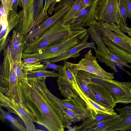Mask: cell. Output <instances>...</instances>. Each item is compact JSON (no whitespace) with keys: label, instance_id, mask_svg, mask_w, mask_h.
Masks as SVG:
<instances>
[{"label":"cell","instance_id":"6da1fadb","mask_svg":"<svg viewBox=\"0 0 131 131\" xmlns=\"http://www.w3.org/2000/svg\"><path fill=\"white\" fill-rule=\"evenodd\" d=\"M46 79L29 82L26 79L18 81L21 103L33 116L35 123L49 131L69 129L72 122L55 106L45 90Z\"/></svg>","mask_w":131,"mask_h":131},{"label":"cell","instance_id":"7a4b0ae2","mask_svg":"<svg viewBox=\"0 0 131 131\" xmlns=\"http://www.w3.org/2000/svg\"><path fill=\"white\" fill-rule=\"evenodd\" d=\"M82 27L66 25L62 20L59 21L47 29L36 39L25 43L23 54L40 53L64 41Z\"/></svg>","mask_w":131,"mask_h":131},{"label":"cell","instance_id":"3957f363","mask_svg":"<svg viewBox=\"0 0 131 131\" xmlns=\"http://www.w3.org/2000/svg\"><path fill=\"white\" fill-rule=\"evenodd\" d=\"M58 72L60 76L58 78L57 82L61 94L65 99L80 97L93 111L95 112L96 110L90 102L89 98L79 87L76 80L74 68L69 62L64 63Z\"/></svg>","mask_w":131,"mask_h":131},{"label":"cell","instance_id":"277c9868","mask_svg":"<svg viewBox=\"0 0 131 131\" xmlns=\"http://www.w3.org/2000/svg\"><path fill=\"white\" fill-rule=\"evenodd\" d=\"M90 73L91 81L100 85L110 93L116 103H131V82H120L99 77Z\"/></svg>","mask_w":131,"mask_h":131},{"label":"cell","instance_id":"5b68a950","mask_svg":"<svg viewBox=\"0 0 131 131\" xmlns=\"http://www.w3.org/2000/svg\"><path fill=\"white\" fill-rule=\"evenodd\" d=\"M88 34L87 29L82 27L64 41L38 53V57L41 60L48 61L61 56L80 43Z\"/></svg>","mask_w":131,"mask_h":131},{"label":"cell","instance_id":"8992f818","mask_svg":"<svg viewBox=\"0 0 131 131\" xmlns=\"http://www.w3.org/2000/svg\"><path fill=\"white\" fill-rule=\"evenodd\" d=\"M95 18L97 21L115 23L119 27L123 24L118 0H100L96 8Z\"/></svg>","mask_w":131,"mask_h":131},{"label":"cell","instance_id":"52a82bcc","mask_svg":"<svg viewBox=\"0 0 131 131\" xmlns=\"http://www.w3.org/2000/svg\"><path fill=\"white\" fill-rule=\"evenodd\" d=\"M45 89L48 97L55 106H62L73 111L83 121L93 115L94 113L92 110L80 97L61 100L53 94L48 90L46 85Z\"/></svg>","mask_w":131,"mask_h":131},{"label":"cell","instance_id":"ba28073f","mask_svg":"<svg viewBox=\"0 0 131 131\" xmlns=\"http://www.w3.org/2000/svg\"><path fill=\"white\" fill-rule=\"evenodd\" d=\"M0 107L7 108L8 112L17 115L23 121L27 131H35V123L31 114L21 104L0 93Z\"/></svg>","mask_w":131,"mask_h":131},{"label":"cell","instance_id":"9c48e42d","mask_svg":"<svg viewBox=\"0 0 131 131\" xmlns=\"http://www.w3.org/2000/svg\"><path fill=\"white\" fill-rule=\"evenodd\" d=\"M96 58L90 50L77 63H69L74 71L82 70L102 78L113 80L114 74L104 70L99 64Z\"/></svg>","mask_w":131,"mask_h":131},{"label":"cell","instance_id":"30bf717a","mask_svg":"<svg viewBox=\"0 0 131 131\" xmlns=\"http://www.w3.org/2000/svg\"><path fill=\"white\" fill-rule=\"evenodd\" d=\"M87 29L89 36L97 45V49L94 50L95 57L98 59V61L104 63L114 71L117 72L115 65L111 60L113 54L109 51L102 41L99 32L94 24L90 25Z\"/></svg>","mask_w":131,"mask_h":131},{"label":"cell","instance_id":"8fae6325","mask_svg":"<svg viewBox=\"0 0 131 131\" xmlns=\"http://www.w3.org/2000/svg\"><path fill=\"white\" fill-rule=\"evenodd\" d=\"M68 11L67 9L65 7L60 8L56 10L53 15L43 20L38 26L24 35L25 43L32 41L48 28L57 22L62 20Z\"/></svg>","mask_w":131,"mask_h":131},{"label":"cell","instance_id":"7c38bea8","mask_svg":"<svg viewBox=\"0 0 131 131\" xmlns=\"http://www.w3.org/2000/svg\"><path fill=\"white\" fill-rule=\"evenodd\" d=\"M100 0H94L85 7L77 16L65 25L83 27L89 26L93 24L96 20L95 14L96 8Z\"/></svg>","mask_w":131,"mask_h":131},{"label":"cell","instance_id":"4fadbf2b","mask_svg":"<svg viewBox=\"0 0 131 131\" xmlns=\"http://www.w3.org/2000/svg\"><path fill=\"white\" fill-rule=\"evenodd\" d=\"M89 86L94 96L96 103L109 108H113L116 106V103L110 93L104 87L91 81Z\"/></svg>","mask_w":131,"mask_h":131},{"label":"cell","instance_id":"5bb4252c","mask_svg":"<svg viewBox=\"0 0 131 131\" xmlns=\"http://www.w3.org/2000/svg\"><path fill=\"white\" fill-rule=\"evenodd\" d=\"M3 56L0 67V92L5 95L7 92L10 67L14 61L8 44L3 50Z\"/></svg>","mask_w":131,"mask_h":131},{"label":"cell","instance_id":"9a60e30c","mask_svg":"<svg viewBox=\"0 0 131 131\" xmlns=\"http://www.w3.org/2000/svg\"><path fill=\"white\" fill-rule=\"evenodd\" d=\"M25 43L24 35L16 30L13 29L8 44L14 61H21Z\"/></svg>","mask_w":131,"mask_h":131},{"label":"cell","instance_id":"2e32d148","mask_svg":"<svg viewBox=\"0 0 131 131\" xmlns=\"http://www.w3.org/2000/svg\"><path fill=\"white\" fill-rule=\"evenodd\" d=\"M88 34L84 38L81 42L78 45L67 52L63 55L51 59L48 61L51 63H55L63 61L65 63L68 59L70 58L75 59L80 55V51L82 50L91 48L94 50L97 49L95 46V42L88 41L89 38Z\"/></svg>","mask_w":131,"mask_h":131},{"label":"cell","instance_id":"e0dca14e","mask_svg":"<svg viewBox=\"0 0 131 131\" xmlns=\"http://www.w3.org/2000/svg\"><path fill=\"white\" fill-rule=\"evenodd\" d=\"M101 40L107 46L109 51L126 62L131 63V50L126 49L112 41L103 32L96 29Z\"/></svg>","mask_w":131,"mask_h":131},{"label":"cell","instance_id":"ac0fdd59","mask_svg":"<svg viewBox=\"0 0 131 131\" xmlns=\"http://www.w3.org/2000/svg\"><path fill=\"white\" fill-rule=\"evenodd\" d=\"M120 117L115 124L108 128L106 131L131 130V105H127L116 109Z\"/></svg>","mask_w":131,"mask_h":131},{"label":"cell","instance_id":"d6986e66","mask_svg":"<svg viewBox=\"0 0 131 131\" xmlns=\"http://www.w3.org/2000/svg\"><path fill=\"white\" fill-rule=\"evenodd\" d=\"M24 13L23 26L21 32L24 35L26 34L35 20L34 15L33 0H21Z\"/></svg>","mask_w":131,"mask_h":131},{"label":"cell","instance_id":"ffe728a7","mask_svg":"<svg viewBox=\"0 0 131 131\" xmlns=\"http://www.w3.org/2000/svg\"><path fill=\"white\" fill-rule=\"evenodd\" d=\"M93 24L95 28L105 34L115 43L131 50V45L118 33L113 32L110 30L105 25L103 21L95 20Z\"/></svg>","mask_w":131,"mask_h":131},{"label":"cell","instance_id":"44dd1931","mask_svg":"<svg viewBox=\"0 0 131 131\" xmlns=\"http://www.w3.org/2000/svg\"><path fill=\"white\" fill-rule=\"evenodd\" d=\"M74 72L77 82L82 91L88 98L95 102L94 96L89 86L91 81L89 73L82 70Z\"/></svg>","mask_w":131,"mask_h":131},{"label":"cell","instance_id":"7402d4cb","mask_svg":"<svg viewBox=\"0 0 131 131\" xmlns=\"http://www.w3.org/2000/svg\"><path fill=\"white\" fill-rule=\"evenodd\" d=\"M14 64V61L10 69L7 92L4 95L21 104L19 93L18 81L15 72Z\"/></svg>","mask_w":131,"mask_h":131},{"label":"cell","instance_id":"603a6c76","mask_svg":"<svg viewBox=\"0 0 131 131\" xmlns=\"http://www.w3.org/2000/svg\"><path fill=\"white\" fill-rule=\"evenodd\" d=\"M0 52L7 47L10 39L7 15L5 9L0 8Z\"/></svg>","mask_w":131,"mask_h":131},{"label":"cell","instance_id":"cb8c5ba5","mask_svg":"<svg viewBox=\"0 0 131 131\" xmlns=\"http://www.w3.org/2000/svg\"><path fill=\"white\" fill-rule=\"evenodd\" d=\"M8 23L9 33L13 29H15L21 33L23 26L24 13L21 10L18 13L16 10L12 9L7 14Z\"/></svg>","mask_w":131,"mask_h":131},{"label":"cell","instance_id":"d4e9b609","mask_svg":"<svg viewBox=\"0 0 131 131\" xmlns=\"http://www.w3.org/2000/svg\"><path fill=\"white\" fill-rule=\"evenodd\" d=\"M117 114L112 115L101 112L90 118L84 119L79 125L75 126L73 128H70L69 130L83 131L86 127L91 124L98 123L104 119Z\"/></svg>","mask_w":131,"mask_h":131},{"label":"cell","instance_id":"484cf974","mask_svg":"<svg viewBox=\"0 0 131 131\" xmlns=\"http://www.w3.org/2000/svg\"><path fill=\"white\" fill-rule=\"evenodd\" d=\"M120 118L119 115L117 114L98 123L91 124L83 131H106L108 128L116 123Z\"/></svg>","mask_w":131,"mask_h":131},{"label":"cell","instance_id":"4316f807","mask_svg":"<svg viewBox=\"0 0 131 131\" xmlns=\"http://www.w3.org/2000/svg\"><path fill=\"white\" fill-rule=\"evenodd\" d=\"M26 73L27 80L29 82H34L46 79L48 77L58 78L60 76L59 72L45 69H39Z\"/></svg>","mask_w":131,"mask_h":131},{"label":"cell","instance_id":"83f0119b","mask_svg":"<svg viewBox=\"0 0 131 131\" xmlns=\"http://www.w3.org/2000/svg\"><path fill=\"white\" fill-rule=\"evenodd\" d=\"M86 7L82 0H74L70 8L63 17L62 20L63 24H66L77 16Z\"/></svg>","mask_w":131,"mask_h":131},{"label":"cell","instance_id":"f1b7e54d","mask_svg":"<svg viewBox=\"0 0 131 131\" xmlns=\"http://www.w3.org/2000/svg\"><path fill=\"white\" fill-rule=\"evenodd\" d=\"M38 58L28 57L23 59L21 64L24 71L25 73L40 69L44 66Z\"/></svg>","mask_w":131,"mask_h":131},{"label":"cell","instance_id":"f546056e","mask_svg":"<svg viewBox=\"0 0 131 131\" xmlns=\"http://www.w3.org/2000/svg\"><path fill=\"white\" fill-rule=\"evenodd\" d=\"M0 118L2 120L6 119L10 122L20 131H26L27 129L20 124L18 121L9 112H7L0 107Z\"/></svg>","mask_w":131,"mask_h":131},{"label":"cell","instance_id":"4dcf8cb0","mask_svg":"<svg viewBox=\"0 0 131 131\" xmlns=\"http://www.w3.org/2000/svg\"><path fill=\"white\" fill-rule=\"evenodd\" d=\"M60 109L63 113L72 123L83 121V119L73 111L62 106H56Z\"/></svg>","mask_w":131,"mask_h":131},{"label":"cell","instance_id":"1f68e13d","mask_svg":"<svg viewBox=\"0 0 131 131\" xmlns=\"http://www.w3.org/2000/svg\"><path fill=\"white\" fill-rule=\"evenodd\" d=\"M14 68L18 81H21L27 79L26 74L23 70L21 61L20 62L14 61Z\"/></svg>","mask_w":131,"mask_h":131},{"label":"cell","instance_id":"d6a6232c","mask_svg":"<svg viewBox=\"0 0 131 131\" xmlns=\"http://www.w3.org/2000/svg\"><path fill=\"white\" fill-rule=\"evenodd\" d=\"M43 0H33L34 15L35 20L42 11Z\"/></svg>","mask_w":131,"mask_h":131},{"label":"cell","instance_id":"836d02e7","mask_svg":"<svg viewBox=\"0 0 131 131\" xmlns=\"http://www.w3.org/2000/svg\"><path fill=\"white\" fill-rule=\"evenodd\" d=\"M107 28L111 31L116 32L120 34L128 43L131 45V38L121 31L119 27L115 23L108 24Z\"/></svg>","mask_w":131,"mask_h":131},{"label":"cell","instance_id":"e575fe53","mask_svg":"<svg viewBox=\"0 0 131 131\" xmlns=\"http://www.w3.org/2000/svg\"><path fill=\"white\" fill-rule=\"evenodd\" d=\"M89 101L93 107L96 110L103 112L112 114H117L113 108H109L100 105L89 99Z\"/></svg>","mask_w":131,"mask_h":131},{"label":"cell","instance_id":"d590c367","mask_svg":"<svg viewBox=\"0 0 131 131\" xmlns=\"http://www.w3.org/2000/svg\"><path fill=\"white\" fill-rule=\"evenodd\" d=\"M119 7L122 14V23L124 25L128 26L126 22V16L124 0H118Z\"/></svg>","mask_w":131,"mask_h":131},{"label":"cell","instance_id":"8d00e7d4","mask_svg":"<svg viewBox=\"0 0 131 131\" xmlns=\"http://www.w3.org/2000/svg\"><path fill=\"white\" fill-rule=\"evenodd\" d=\"M56 0H47L46 2L45 3L44 6L43 10L45 13H47L48 8V14L51 15L52 13L54 6L56 3Z\"/></svg>","mask_w":131,"mask_h":131},{"label":"cell","instance_id":"74e56055","mask_svg":"<svg viewBox=\"0 0 131 131\" xmlns=\"http://www.w3.org/2000/svg\"><path fill=\"white\" fill-rule=\"evenodd\" d=\"M46 64L40 69H53L54 71H59V69L62 67L63 66L62 65H57L54 63H51L49 61H47L43 62Z\"/></svg>","mask_w":131,"mask_h":131},{"label":"cell","instance_id":"f35d334b","mask_svg":"<svg viewBox=\"0 0 131 131\" xmlns=\"http://www.w3.org/2000/svg\"><path fill=\"white\" fill-rule=\"evenodd\" d=\"M1 1L7 14L10 10L12 9L13 0H1Z\"/></svg>","mask_w":131,"mask_h":131},{"label":"cell","instance_id":"ab89813d","mask_svg":"<svg viewBox=\"0 0 131 131\" xmlns=\"http://www.w3.org/2000/svg\"><path fill=\"white\" fill-rule=\"evenodd\" d=\"M126 16L131 19V1L124 0Z\"/></svg>","mask_w":131,"mask_h":131},{"label":"cell","instance_id":"60d3db41","mask_svg":"<svg viewBox=\"0 0 131 131\" xmlns=\"http://www.w3.org/2000/svg\"><path fill=\"white\" fill-rule=\"evenodd\" d=\"M119 27L121 31L123 33H127L128 34V36L131 38V28L125 26L123 24H120Z\"/></svg>","mask_w":131,"mask_h":131},{"label":"cell","instance_id":"b9f144b4","mask_svg":"<svg viewBox=\"0 0 131 131\" xmlns=\"http://www.w3.org/2000/svg\"><path fill=\"white\" fill-rule=\"evenodd\" d=\"M18 6L21 7V0H13L12 9L17 10Z\"/></svg>","mask_w":131,"mask_h":131},{"label":"cell","instance_id":"7bdbcfd3","mask_svg":"<svg viewBox=\"0 0 131 131\" xmlns=\"http://www.w3.org/2000/svg\"><path fill=\"white\" fill-rule=\"evenodd\" d=\"M94 0H82L83 3L86 6H88Z\"/></svg>","mask_w":131,"mask_h":131},{"label":"cell","instance_id":"ee69618b","mask_svg":"<svg viewBox=\"0 0 131 131\" xmlns=\"http://www.w3.org/2000/svg\"><path fill=\"white\" fill-rule=\"evenodd\" d=\"M62 0H56V3L57 2H59Z\"/></svg>","mask_w":131,"mask_h":131},{"label":"cell","instance_id":"f6af8a7d","mask_svg":"<svg viewBox=\"0 0 131 131\" xmlns=\"http://www.w3.org/2000/svg\"><path fill=\"white\" fill-rule=\"evenodd\" d=\"M47 1V0H45V3Z\"/></svg>","mask_w":131,"mask_h":131}]
</instances>
